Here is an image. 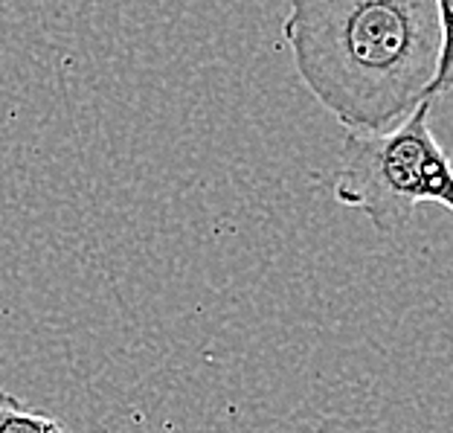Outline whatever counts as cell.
I'll use <instances>...</instances> for the list:
<instances>
[{"label": "cell", "mask_w": 453, "mask_h": 433, "mask_svg": "<svg viewBox=\"0 0 453 433\" xmlns=\"http://www.w3.org/2000/svg\"><path fill=\"white\" fill-rule=\"evenodd\" d=\"M439 56H436V73L427 85L425 99L434 105V99L448 97L453 90V4L439 0Z\"/></svg>", "instance_id": "4"}, {"label": "cell", "mask_w": 453, "mask_h": 433, "mask_svg": "<svg viewBox=\"0 0 453 433\" xmlns=\"http://www.w3.org/2000/svg\"><path fill=\"white\" fill-rule=\"evenodd\" d=\"M282 35L308 90L352 134H384L427 102L439 56L430 0H294Z\"/></svg>", "instance_id": "1"}, {"label": "cell", "mask_w": 453, "mask_h": 433, "mask_svg": "<svg viewBox=\"0 0 453 433\" xmlns=\"http://www.w3.org/2000/svg\"><path fill=\"white\" fill-rule=\"evenodd\" d=\"M0 433H73L56 416L27 407L18 396L0 387Z\"/></svg>", "instance_id": "3"}, {"label": "cell", "mask_w": 453, "mask_h": 433, "mask_svg": "<svg viewBox=\"0 0 453 433\" xmlns=\"http://www.w3.org/2000/svg\"><path fill=\"white\" fill-rule=\"evenodd\" d=\"M430 102L384 134H346L332 178L334 198L378 233H401L418 204L453 213V163L430 128Z\"/></svg>", "instance_id": "2"}]
</instances>
